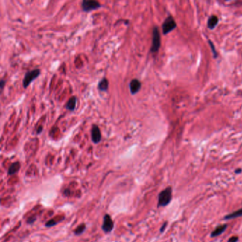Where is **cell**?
I'll return each mask as SVG.
<instances>
[{
	"label": "cell",
	"instance_id": "30bf717a",
	"mask_svg": "<svg viewBox=\"0 0 242 242\" xmlns=\"http://www.w3.org/2000/svg\"><path fill=\"white\" fill-rule=\"evenodd\" d=\"M20 168L21 164L19 162H15V163H13L12 164L10 165V167H9L8 170V174L9 175L16 174V173H18L19 171L20 170Z\"/></svg>",
	"mask_w": 242,
	"mask_h": 242
},
{
	"label": "cell",
	"instance_id": "5bb4252c",
	"mask_svg": "<svg viewBox=\"0 0 242 242\" xmlns=\"http://www.w3.org/2000/svg\"><path fill=\"white\" fill-rule=\"evenodd\" d=\"M85 229H86V225H85V224H82L75 229V232H75V235H80V234H83V232L85 231Z\"/></svg>",
	"mask_w": 242,
	"mask_h": 242
},
{
	"label": "cell",
	"instance_id": "5b68a950",
	"mask_svg": "<svg viewBox=\"0 0 242 242\" xmlns=\"http://www.w3.org/2000/svg\"><path fill=\"white\" fill-rule=\"evenodd\" d=\"M176 27V23L172 16L167 17L162 25V30L163 34H167L172 31Z\"/></svg>",
	"mask_w": 242,
	"mask_h": 242
},
{
	"label": "cell",
	"instance_id": "ba28073f",
	"mask_svg": "<svg viewBox=\"0 0 242 242\" xmlns=\"http://www.w3.org/2000/svg\"><path fill=\"white\" fill-rule=\"evenodd\" d=\"M141 88V83L138 79H133L129 83V89L132 95H135L138 92Z\"/></svg>",
	"mask_w": 242,
	"mask_h": 242
},
{
	"label": "cell",
	"instance_id": "9c48e42d",
	"mask_svg": "<svg viewBox=\"0 0 242 242\" xmlns=\"http://www.w3.org/2000/svg\"><path fill=\"white\" fill-rule=\"evenodd\" d=\"M77 98L75 96H72L66 103V107L69 111H74L76 108V105H77Z\"/></svg>",
	"mask_w": 242,
	"mask_h": 242
},
{
	"label": "cell",
	"instance_id": "7c38bea8",
	"mask_svg": "<svg viewBox=\"0 0 242 242\" xmlns=\"http://www.w3.org/2000/svg\"><path fill=\"white\" fill-rule=\"evenodd\" d=\"M218 18L216 16H211L209 18L208 22H207V26H208V28H210V29H213V28H215V26L217 25L218 24Z\"/></svg>",
	"mask_w": 242,
	"mask_h": 242
},
{
	"label": "cell",
	"instance_id": "44dd1931",
	"mask_svg": "<svg viewBox=\"0 0 242 242\" xmlns=\"http://www.w3.org/2000/svg\"><path fill=\"white\" fill-rule=\"evenodd\" d=\"M165 226H166V224H163V227H161V232L163 231V229H164V228L165 227Z\"/></svg>",
	"mask_w": 242,
	"mask_h": 242
},
{
	"label": "cell",
	"instance_id": "8fae6325",
	"mask_svg": "<svg viewBox=\"0 0 242 242\" xmlns=\"http://www.w3.org/2000/svg\"><path fill=\"white\" fill-rule=\"evenodd\" d=\"M109 88V81L106 78H103L98 84V89L100 91L105 92Z\"/></svg>",
	"mask_w": 242,
	"mask_h": 242
},
{
	"label": "cell",
	"instance_id": "2e32d148",
	"mask_svg": "<svg viewBox=\"0 0 242 242\" xmlns=\"http://www.w3.org/2000/svg\"><path fill=\"white\" fill-rule=\"evenodd\" d=\"M57 222H56L54 220H49L48 222L46 224H45V226H47V227H51V226H55L56 224H57Z\"/></svg>",
	"mask_w": 242,
	"mask_h": 242
},
{
	"label": "cell",
	"instance_id": "8992f818",
	"mask_svg": "<svg viewBox=\"0 0 242 242\" xmlns=\"http://www.w3.org/2000/svg\"><path fill=\"white\" fill-rule=\"evenodd\" d=\"M114 229V222L110 215L105 214L103 219L102 229L104 233H110Z\"/></svg>",
	"mask_w": 242,
	"mask_h": 242
},
{
	"label": "cell",
	"instance_id": "52a82bcc",
	"mask_svg": "<svg viewBox=\"0 0 242 242\" xmlns=\"http://www.w3.org/2000/svg\"><path fill=\"white\" fill-rule=\"evenodd\" d=\"M91 139L94 144H98L102 139L100 129L98 125L94 124L91 129Z\"/></svg>",
	"mask_w": 242,
	"mask_h": 242
},
{
	"label": "cell",
	"instance_id": "6da1fadb",
	"mask_svg": "<svg viewBox=\"0 0 242 242\" xmlns=\"http://www.w3.org/2000/svg\"><path fill=\"white\" fill-rule=\"evenodd\" d=\"M172 198V189L167 188L166 189L160 192L159 195V207H165L170 203Z\"/></svg>",
	"mask_w": 242,
	"mask_h": 242
},
{
	"label": "cell",
	"instance_id": "d6986e66",
	"mask_svg": "<svg viewBox=\"0 0 242 242\" xmlns=\"http://www.w3.org/2000/svg\"><path fill=\"white\" fill-rule=\"evenodd\" d=\"M238 237H232L229 239L228 242H237Z\"/></svg>",
	"mask_w": 242,
	"mask_h": 242
},
{
	"label": "cell",
	"instance_id": "ffe728a7",
	"mask_svg": "<svg viewBox=\"0 0 242 242\" xmlns=\"http://www.w3.org/2000/svg\"><path fill=\"white\" fill-rule=\"evenodd\" d=\"M42 129H43V127H40L39 129H38V131H37V134H40V133H41V130H42Z\"/></svg>",
	"mask_w": 242,
	"mask_h": 242
},
{
	"label": "cell",
	"instance_id": "9a60e30c",
	"mask_svg": "<svg viewBox=\"0 0 242 242\" xmlns=\"http://www.w3.org/2000/svg\"><path fill=\"white\" fill-rule=\"evenodd\" d=\"M241 216H242V209H239V210H238V211H234V212L232 213L231 214L227 215V216L225 217V219L226 220H228V219H233V218H235V217H241Z\"/></svg>",
	"mask_w": 242,
	"mask_h": 242
},
{
	"label": "cell",
	"instance_id": "7a4b0ae2",
	"mask_svg": "<svg viewBox=\"0 0 242 242\" xmlns=\"http://www.w3.org/2000/svg\"><path fill=\"white\" fill-rule=\"evenodd\" d=\"M161 47V35L158 27H154L152 35V44L150 48V51L152 53H156Z\"/></svg>",
	"mask_w": 242,
	"mask_h": 242
},
{
	"label": "cell",
	"instance_id": "4fadbf2b",
	"mask_svg": "<svg viewBox=\"0 0 242 242\" xmlns=\"http://www.w3.org/2000/svg\"><path fill=\"white\" fill-rule=\"evenodd\" d=\"M226 228V224H224V225H222V226H218V227H217L216 229H215L214 231L212 232V233H211V237H217V236L220 235L221 234H222L223 232L225 231Z\"/></svg>",
	"mask_w": 242,
	"mask_h": 242
},
{
	"label": "cell",
	"instance_id": "ac0fdd59",
	"mask_svg": "<svg viewBox=\"0 0 242 242\" xmlns=\"http://www.w3.org/2000/svg\"><path fill=\"white\" fill-rule=\"evenodd\" d=\"M5 84H6V81L4 80H3V79L1 80V82H0V87H1V91L3 90V88H4V87Z\"/></svg>",
	"mask_w": 242,
	"mask_h": 242
},
{
	"label": "cell",
	"instance_id": "277c9868",
	"mask_svg": "<svg viewBox=\"0 0 242 242\" xmlns=\"http://www.w3.org/2000/svg\"><path fill=\"white\" fill-rule=\"evenodd\" d=\"M82 9L85 12H89V11L96 10L100 9L102 5L98 1L95 0H83L81 4Z\"/></svg>",
	"mask_w": 242,
	"mask_h": 242
},
{
	"label": "cell",
	"instance_id": "e0dca14e",
	"mask_svg": "<svg viewBox=\"0 0 242 242\" xmlns=\"http://www.w3.org/2000/svg\"><path fill=\"white\" fill-rule=\"evenodd\" d=\"M209 44H210V46H211V49H212V52H213V53H214V58H217V52H216V50H215V48H214V44H213L212 43H211V42L209 41Z\"/></svg>",
	"mask_w": 242,
	"mask_h": 242
},
{
	"label": "cell",
	"instance_id": "3957f363",
	"mask_svg": "<svg viewBox=\"0 0 242 242\" xmlns=\"http://www.w3.org/2000/svg\"><path fill=\"white\" fill-rule=\"evenodd\" d=\"M41 73V70L39 69H34L31 71H28L26 73L24 76V80H23V87L24 88H27L28 85L33 82L34 80L36 79Z\"/></svg>",
	"mask_w": 242,
	"mask_h": 242
}]
</instances>
